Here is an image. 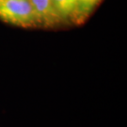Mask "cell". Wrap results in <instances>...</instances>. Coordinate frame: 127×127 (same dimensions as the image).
Wrapping results in <instances>:
<instances>
[{
  "label": "cell",
  "mask_w": 127,
  "mask_h": 127,
  "mask_svg": "<svg viewBox=\"0 0 127 127\" xmlns=\"http://www.w3.org/2000/svg\"><path fill=\"white\" fill-rule=\"evenodd\" d=\"M0 19L19 27L39 26L36 12L29 0H0Z\"/></svg>",
  "instance_id": "1"
},
{
  "label": "cell",
  "mask_w": 127,
  "mask_h": 127,
  "mask_svg": "<svg viewBox=\"0 0 127 127\" xmlns=\"http://www.w3.org/2000/svg\"><path fill=\"white\" fill-rule=\"evenodd\" d=\"M35 10L39 26L51 27L61 23L51 0H29Z\"/></svg>",
  "instance_id": "2"
},
{
  "label": "cell",
  "mask_w": 127,
  "mask_h": 127,
  "mask_svg": "<svg viewBox=\"0 0 127 127\" xmlns=\"http://www.w3.org/2000/svg\"><path fill=\"white\" fill-rule=\"evenodd\" d=\"M57 14L59 15L61 23L73 20L76 0H51Z\"/></svg>",
  "instance_id": "3"
},
{
  "label": "cell",
  "mask_w": 127,
  "mask_h": 127,
  "mask_svg": "<svg viewBox=\"0 0 127 127\" xmlns=\"http://www.w3.org/2000/svg\"><path fill=\"white\" fill-rule=\"evenodd\" d=\"M101 0H76V7L73 14V21L82 23L93 11Z\"/></svg>",
  "instance_id": "4"
}]
</instances>
